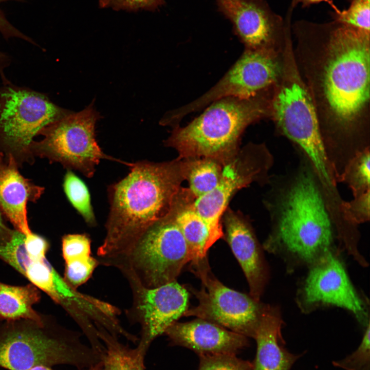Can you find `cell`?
<instances>
[{"label": "cell", "mask_w": 370, "mask_h": 370, "mask_svg": "<svg viewBox=\"0 0 370 370\" xmlns=\"http://www.w3.org/2000/svg\"><path fill=\"white\" fill-rule=\"evenodd\" d=\"M165 334L173 343L190 348L199 356L236 354L248 345L246 337L200 318L176 321Z\"/></svg>", "instance_id": "obj_16"}, {"label": "cell", "mask_w": 370, "mask_h": 370, "mask_svg": "<svg viewBox=\"0 0 370 370\" xmlns=\"http://www.w3.org/2000/svg\"><path fill=\"white\" fill-rule=\"evenodd\" d=\"M10 265L31 284L46 293L55 303L58 302L64 280L46 256L32 257L28 254L25 246H22L13 252Z\"/></svg>", "instance_id": "obj_20"}, {"label": "cell", "mask_w": 370, "mask_h": 370, "mask_svg": "<svg viewBox=\"0 0 370 370\" xmlns=\"http://www.w3.org/2000/svg\"><path fill=\"white\" fill-rule=\"evenodd\" d=\"M188 160L186 180L195 198L213 190L218 184L224 165L211 158L186 159Z\"/></svg>", "instance_id": "obj_23"}, {"label": "cell", "mask_w": 370, "mask_h": 370, "mask_svg": "<svg viewBox=\"0 0 370 370\" xmlns=\"http://www.w3.org/2000/svg\"><path fill=\"white\" fill-rule=\"evenodd\" d=\"M369 334L368 323L362 342L358 348L346 358L334 361V365L345 370H369Z\"/></svg>", "instance_id": "obj_30"}, {"label": "cell", "mask_w": 370, "mask_h": 370, "mask_svg": "<svg viewBox=\"0 0 370 370\" xmlns=\"http://www.w3.org/2000/svg\"><path fill=\"white\" fill-rule=\"evenodd\" d=\"M11 61V59L8 54L0 51V77L3 84H6L9 82L4 71L10 65Z\"/></svg>", "instance_id": "obj_36"}, {"label": "cell", "mask_w": 370, "mask_h": 370, "mask_svg": "<svg viewBox=\"0 0 370 370\" xmlns=\"http://www.w3.org/2000/svg\"><path fill=\"white\" fill-rule=\"evenodd\" d=\"M165 4V0H99L101 8L136 12L140 10L154 11Z\"/></svg>", "instance_id": "obj_32"}, {"label": "cell", "mask_w": 370, "mask_h": 370, "mask_svg": "<svg viewBox=\"0 0 370 370\" xmlns=\"http://www.w3.org/2000/svg\"><path fill=\"white\" fill-rule=\"evenodd\" d=\"M40 299L39 289L31 283L13 286L0 282V320H28L43 324L45 316L33 308Z\"/></svg>", "instance_id": "obj_21"}, {"label": "cell", "mask_w": 370, "mask_h": 370, "mask_svg": "<svg viewBox=\"0 0 370 370\" xmlns=\"http://www.w3.org/2000/svg\"><path fill=\"white\" fill-rule=\"evenodd\" d=\"M99 264L98 260L91 255L65 262L63 278L71 287L77 289L87 282Z\"/></svg>", "instance_id": "obj_27"}, {"label": "cell", "mask_w": 370, "mask_h": 370, "mask_svg": "<svg viewBox=\"0 0 370 370\" xmlns=\"http://www.w3.org/2000/svg\"><path fill=\"white\" fill-rule=\"evenodd\" d=\"M327 154L345 162L369 146L363 117L369 100V33L337 21L300 20L291 26Z\"/></svg>", "instance_id": "obj_1"}, {"label": "cell", "mask_w": 370, "mask_h": 370, "mask_svg": "<svg viewBox=\"0 0 370 370\" xmlns=\"http://www.w3.org/2000/svg\"><path fill=\"white\" fill-rule=\"evenodd\" d=\"M91 244L89 236L85 233L64 235L62 238V251L65 262L91 255Z\"/></svg>", "instance_id": "obj_31"}, {"label": "cell", "mask_w": 370, "mask_h": 370, "mask_svg": "<svg viewBox=\"0 0 370 370\" xmlns=\"http://www.w3.org/2000/svg\"><path fill=\"white\" fill-rule=\"evenodd\" d=\"M132 306L126 313L140 324L139 345L147 349L152 342L183 316L188 308L189 293L176 280L153 288H131Z\"/></svg>", "instance_id": "obj_13"}, {"label": "cell", "mask_w": 370, "mask_h": 370, "mask_svg": "<svg viewBox=\"0 0 370 370\" xmlns=\"http://www.w3.org/2000/svg\"><path fill=\"white\" fill-rule=\"evenodd\" d=\"M269 90L214 101L184 126L174 127L164 145L176 150L181 159L211 158L225 164L239 151L246 128L270 115Z\"/></svg>", "instance_id": "obj_4"}, {"label": "cell", "mask_w": 370, "mask_h": 370, "mask_svg": "<svg viewBox=\"0 0 370 370\" xmlns=\"http://www.w3.org/2000/svg\"><path fill=\"white\" fill-rule=\"evenodd\" d=\"M88 370H105L102 361L99 363L95 364L89 367Z\"/></svg>", "instance_id": "obj_37"}, {"label": "cell", "mask_w": 370, "mask_h": 370, "mask_svg": "<svg viewBox=\"0 0 370 370\" xmlns=\"http://www.w3.org/2000/svg\"><path fill=\"white\" fill-rule=\"evenodd\" d=\"M198 370H252V363L235 354L201 355Z\"/></svg>", "instance_id": "obj_28"}, {"label": "cell", "mask_w": 370, "mask_h": 370, "mask_svg": "<svg viewBox=\"0 0 370 370\" xmlns=\"http://www.w3.org/2000/svg\"><path fill=\"white\" fill-rule=\"evenodd\" d=\"M101 361L78 334L45 316L43 324L31 320L6 321L0 326V366L25 370L33 366L69 364L81 368Z\"/></svg>", "instance_id": "obj_5"}, {"label": "cell", "mask_w": 370, "mask_h": 370, "mask_svg": "<svg viewBox=\"0 0 370 370\" xmlns=\"http://www.w3.org/2000/svg\"><path fill=\"white\" fill-rule=\"evenodd\" d=\"M192 265L202 287L199 290H192L198 304L188 308L183 316L197 317L253 338L265 305L250 295L225 286L210 271L207 258Z\"/></svg>", "instance_id": "obj_11"}, {"label": "cell", "mask_w": 370, "mask_h": 370, "mask_svg": "<svg viewBox=\"0 0 370 370\" xmlns=\"http://www.w3.org/2000/svg\"><path fill=\"white\" fill-rule=\"evenodd\" d=\"M306 308L332 305L351 311L360 321L367 317L364 304L340 261L330 250L312 264L301 293ZM303 304V305H304Z\"/></svg>", "instance_id": "obj_14"}, {"label": "cell", "mask_w": 370, "mask_h": 370, "mask_svg": "<svg viewBox=\"0 0 370 370\" xmlns=\"http://www.w3.org/2000/svg\"><path fill=\"white\" fill-rule=\"evenodd\" d=\"M99 117L92 104L79 112H71L39 132L43 138L32 142V154L50 162H59L67 170L78 171L88 178L93 177L103 159L128 166L130 162L107 155L98 145L95 125Z\"/></svg>", "instance_id": "obj_8"}, {"label": "cell", "mask_w": 370, "mask_h": 370, "mask_svg": "<svg viewBox=\"0 0 370 370\" xmlns=\"http://www.w3.org/2000/svg\"><path fill=\"white\" fill-rule=\"evenodd\" d=\"M322 2L327 3L332 9L336 6L331 0H291L289 8L293 10L299 4H301L302 8H305Z\"/></svg>", "instance_id": "obj_34"}, {"label": "cell", "mask_w": 370, "mask_h": 370, "mask_svg": "<svg viewBox=\"0 0 370 370\" xmlns=\"http://www.w3.org/2000/svg\"><path fill=\"white\" fill-rule=\"evenodd\" d=\"M14 230L9 228L5 223L0 209V244L8 242L13 235Z\"/></svg>", "instance_id": "obj_35"}, {"label": "cell", "mask_w": 370, "mask_h": 370, "mask_svg": "<svg viewBox=\"0 0 370 370\" xmlns=\"http://www.w3.org/2000/svg\"><path fill=\"white\" fill-rule=\"evenodd\" d=\"M71 112L44 94L11 83L4 85L0 87V152L12 156L19 168L25 163L32 164L34 137Z\"/></svg>", "instance_id": "obj_7"}, {"label": "cell", "mask_w": 370, "mask_h": 370, "mask_svg": "<svg viewBox=\"0 0 370 370\" xmlns=\"http://www.w3.org/2000/svg\"><path fill=\"white\" fill-rule=\"evenodd\" d=\"M276 52L273 49H245L215 85L192 102L167 112L160 124L174 127L188 114L201 109L220 99L250 98L270 89L278 83L282 71Z\"/></svg>", "instance_id": "obj_10"}, {"label": "cell", "mask_w": 370, "mask_h": 370, "mask_svg": "<svg viewBox=\"0 0 370 370\" xmlns=\"http://www.w3.org/2000/svg\"><path fill=\"white\" fill-rule=\"evenodd\" d=\"M369 147L357 153L347 164L338 182L351 189L354 197L370 190Z\"/></svg>", "instance_id": "obj_25"}, {"label": "cell", "mask_w": 370, "mask_h": 370, "mask_svg": "<svg viewBox=\"0 0 370 370\" xmlns=\"http://www.w3.org/2000/svg\"><path fill=\"white\" fill-rule=\"evenodd\" d=\"M273 157L264 143H249L224 165L217 186L196 198L194 210L208 227L212 245L224 237L222 217L233 195L253 182H270Z\"/></svg>", "instance_id": "obj_9"}, {"label": "cell", "mask_w": 370, "mask_h": 370, "mask_svg": "<svg viewBox=\"0 0 370 370\" xmlns=\"http://www.w3.org/2000/svg\"><path fill=\"white\" fill-rule=\"evenodd\" d=\"M302 155L294 172L274 183L264 200L271 222L264 248L313 264L330 250L336 228L317 176Z\"/></svg>", "instance_id": "obj_3"}, {"label": "cell", "mask_w": 370, "mask_h": 370, "mask_svg": "<svg viewBox=\"0 0 370 370\" xmlns=\"http://www.w3.org/2000/svg\"><path fill=\"white\" fill-rule=\"evenodd\" d=\"M247 50L282 49L290 18L284 20L264 0H215Z\"/></svg>", "instance_id": "obj_12"}, {"label": "cell", "mask_w": 370, "mask_h": 370, "mask_svg": "<svg viewBox=\"0 0 370 370\" xmlns=\"http://www.w3.org/2000/svg\"><path fill=\"white\" fill-rule=\"evenodd\" d=\"M65 194L72 206L91 227L95 226L96 219L91 197L85 182L71 170H67L63 183Z\"/></svg>", "instance_id": "obj_24"}, {"label": "cell", "mask_w": 370, "mask_h": 370, "mask_svg": "<svg viewBox=\"0 0 370 370\" xmlns=\"http://www.w3.org/2000/svg\"><path fill=\"white\" fill-rule=\"evenodd\" d=\"M9 1V0H0V3L4 2V1ZM16 1H21V0H16Z\"/></svg>", "instance_id": "obj_39"}, {"label": "cell", "mask_w": 370, "mask_h": 370, "mask_svg": "<svg viewBox=\"0 0 370 370\" xmlns=\"http://www.w3.org/2000/svg\"><path fill=\"white\" fill-rule=\"evenodd\" d=\"M222 222L224 236L246 276L250 295L260 301L267 281V268L253 229L242 214L229 207Z\"/></svg>", "instance_id": "obj_15"}, {"label": "cell", "mask_w": 370, "mask_h": 370, "mask_svg": "<svg viewBox=\"0 0 370 370\" xmlns=\"http://www.w3.org/2000/svg\"><path fill=\"white\" fill-rule=\"evenodd\" d=\"M25 370H52L50 367L46 366H43V365H38L32 367L31 368H29L28 369H26Z\"/></svg>", "instance_id": "obj_38"}, {"label": "cell", "mask_w": 370, "mask_h": 370, "mask_svg": "<svg viewBox=\"0 0 370 370\" xmlns=\"http://www.w3.org/2000/svg\"><path fill=\"white\" fill-rule=\"evenodd\" d=\"M283 323L278 308L264 305L254 339L257 343L252 370H290L300 356L283 346Z\"/></svg>", "instance_id": "obj_18"}, {"label": "cell", "mask_w": 370, "mask_h": 370, "mask_svg": "<svg viewBox=\"0 0 370 370\" xmlns=\"http://www.w3.org/2000/svg\"><path fill=\"white\" fill-rule=\"evenodd\" d=\"M128 174L108 187L105 236L97 250L100 264L126 250L172 209L186 180L188 160L132 162Z\"/></svg>", "instance_id": "obj_2"}, {"label": "cell", "mask_w": 370, "mask_h": 370, "mask_svg": "<svg viewBox=\"0 0 370 370\" xmlns=\"http://www.w3.org/2000/svg\"><path fill=\"white\" fill-rule=\"evenodd\" d=\"M98 332L104 347L102 362L105 370H145V349L139 345L135 348L124 345L104 328H98Z\"/></svg>", "instance_id": "obj_22"}, {"label": "cell", "mask_w": 370, "mask_h": 370, "mask_svg": "<svg viewBox=\"0 0 370 370\" xmlns=\"http://www.w3.org/2000/svg\"><path fill=\"white\" fill-rule=\"evenodd\" d=\"M369 190L349 201H343L342 215L345 221L351 227L356 228L358 225L369 220Z\"/></svg>", "instance_id": "obj_29"}, {"label": "cell", "mask_w": 370, "mask_h": 370, "mask_svg": "<svg viewBox=\"0 0 370 370\" xmlns=\"http://www.w3.org/2000/svg\"><path fill=\"white\" fill-rule=\"evenodd\" d=\"M14 157L0 152V209L15 230L25 235L31 232L27 219V205L35 202L44 188L25 178Z\"/></svg>", "instance_id": "obj_17"}, {"label": "cell", "mask_w": 370, "mask_h": 370, "mask_svg": "<svg viewBox=\"0 0 370 370\" xmlns=\"http://www.w3.org/2000/svg\"><path fill=\"white\" fill-rule=\"evenodd\" d=\"M0 32L6 40L12 38H19L22 35L21 32L8 21L4 12L1 9Z\"/></svg>", "instance_id": "obj_33"}, {"label": "cell", "mask_w": 370, "mask_h": 370, "mask_svg": "<svg viewBox=\"0 0 370 370\" xmlns=\"http://www.w3.org/2000/svg\"><path fill=\"white\" fill-rule=\"evenodd\" d=\"M195 197L189 188L182 187L172 207L175 221L195 263L206 258L212 246L208 226L193 208Z\"/></svg>", "instance_id": "obj_19"}, {"label": "cell", "mask_w": 370, "mask_h": 370, "mask_svg": "<svg viewBox=\"0 0 370 370\" xmlns=\"http://www.w3.org/2000/svg\"><path fill=\"white\" fill-rule=\"evenodd\" d=\"M192 261L171 209L126 250L102 265L119 270L131 288H153L175 281L183 267Z\"/></svg>", "instance_id": "obj_6"}, {"label": "cell", "mask_w": 370, "mask_h": 370, "mask_svg": "<svg viewBox=\"0 0 370 370\" xmlns=\"http://www.w3.org/2000/svg\"><path fill=\"white\" fill-rule=\"evenodd\" d=\"M347 9L337 7L330 12L332 20L369 33L370 0H348Z\"/></svg>", "instance_id": "obj_26"}]
</instances>
